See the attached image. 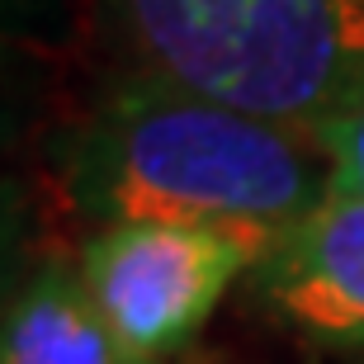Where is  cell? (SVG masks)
<instances>
[{
  "instance_id": "obj_1",
  "label": "cell",
  "mask_w": 364,
  "mask_h": 364,
  "mask_svg": "<svg viewBox=\"0 0 364 364\" xmlns=\"http://www.w3.org/2000/svg\"><path fill=\"white\" fill-rule=\"evenodd\" d=\"M62 171L76 203L105 228L199 223L265 251L336 185L322 128L128 71L67 137Z\"/></svg>"
},
{
  "instance_id": "obj_2",
  "label": "cell",
  "mask_w": 364,
  "mask_h": 364,
  "mask_svg": "<svg viewBox=\"0 0 364 364\" xmlns=\"http://www.w3.org/2000/svg\"><path fill=\"white\" fill-rule=\"evenodd\" d=\"M128 76L284 123L364 105V0H90Z\"/></svg>"
},
{
  "instance_id": "obj_3",
  "label": "cell",
  "mask_w": 364,
  "mask_h": 364,
  "mask_svg": "<svg viewBox=\"0 0 364 364\" xmlns=\"http://www.w3.org/2000/svg\"><path fill=\"white\" fill-rule=\"evenodd\" d=\"M265 246L199 223H114L81 251L85 289L133 364L180 350Z\"/></svg>"
},
{
  "instance_id": "obj_4",
  "label": "cell",
  "mask_w": 364,
  "mask_h": 364,
  "mask_svg": "<svg viewBox=\"0 0 364 364\" xmlns=\"http://www.w3.org/2000/svg\"><path fill=\"white\" fill-rule=\"evenodd\" d=\"M256 289L284 322L364 346V194L331 189L256 260Z\"/></svg>"
},
{
  "instance_id": "obj_5",
  "label": "cell",
  "mask_w": 364,
  "mask_h": 364,
  "mask_svg": "<svg viewBox=\"0 0 364 364\" xmlns=\"http://www.w3.org/2000/svg\"><path fill=\"white\" fill-rule=\"evenodd\" d=\"M0 364H133L71 265H43L5 312Z\"/></svg>"
},
{
  "instance_id": "obj_6",
  "label": "cell",
  "mask_w": 364,
  "mask_h": 364,
  "mask_svg": "<svg viewBox=\"0 0 364 364\" xmlns=\"http://www.w3.org/2000/svg\"><path fill=\"white\" fill-rule=\"evenodd\" d=\"M322 137L331 156H336V185L346 194H364V105H355L350 114L322 123Z\"/></svg>"
}]
</instances>
